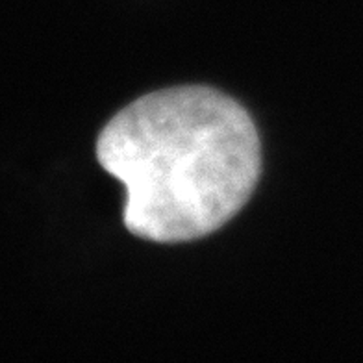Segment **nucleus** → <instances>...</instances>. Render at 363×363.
Wrapping results in <instances>:
<instances>
[{
	"instance_id": "1",
	"label": "nucleus",
	"mask_w": 363,
	"mask_h": 363,
	"mask_svg": "<svg viewBox=\"0 0 363 363\" xmlns=\"http://www.w3.org/2000/svg\"><path fill=\"white\" fill-rule=\"evenodd\" d=\"M96 156L125 184L126 228L158 243L193 241L226 225L262 171L252 119L210 87L141 96L102 130Z\"/></svg>"
}]
</instances>
